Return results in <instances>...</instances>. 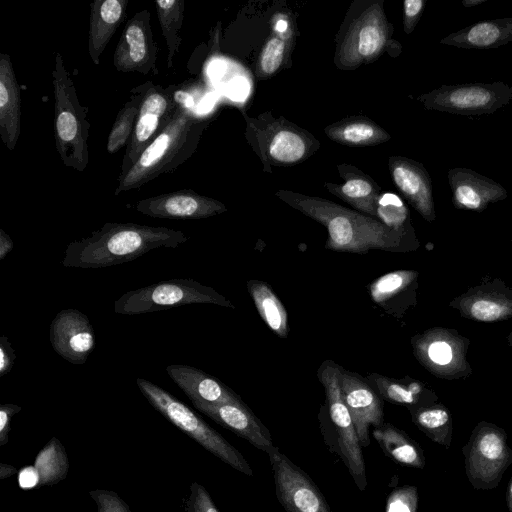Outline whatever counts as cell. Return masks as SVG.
I'll list each match as a JSON object with an SVG mask.
<instances>
[{"label": "cell", "instance_id": "obj_1", "mask_svg": "<svg viewBox=\"0 0 512 512\" xmlns=\"http://www.w3.org/2000/svg\"><path fill=\"white\" fill-rule=\"evenodd\" d=\"M277 196L327 228L326 249L356 254H366L373 249L407 253L420 246L415 230L390 227L381 220L325 199L287 191H280Z\"/></svg>", "mask_w": 512, "mask_h": 512}, {"label": "cell", "instance_id": "obj_2", "mask_svg": "<svg viewBox=\"0 0 512 512\" xmlns=\"http://www.w3.org/2000/svg\"><path fill=\"white\" fill-rule=\"evenodd\" d=\"M188 239L184 232L167 227L108 222L89 237L69 243L61 263L68 268H105L155 248H176Z\"/></svg>", "mask_w": 512, "mask_h": 512}, {"label": "cell", "instance_id": "obj_3", "mask_svg": "<svg viewBox=\"0 0 512 512\" xmlns=\"http://www.w3.org/2000/svg\"><path fill=\"white\" fill-rule=\"evenodd\" d=\"M207 119L194 113L182 100L172 119L146 147L134 165L118 176L114 195L138 189L176 171L196 151Z\"/></svg>", "mask_w": 512, "mask_h": 512}, {"label": "cell", "instance_id": "obj_4", "mask_svg": "<svg viewBox=\"0 0 512 512\" xmlns=\"http://www.w3.org/2000/svg\"><path fill=\"white\" fill-rule=\"evenodd\" d=\"M52 84L56 151L63 165L82 172L89 163V109L80 103L73 78L58 51L54 57Z\"/></svg>", "mask_w": 512, "mask_h": 512}, {"label": "cell", "instance_id": "obj_5", "mask_svg": "<svg viewBox=\"0 0 512 512\" xmlns=\"http://www.w3.org/2000/svg\"><path fill=\"white\" fill-rule=\"evenodd\" d=\"M136 384L151 406L172 424L237 471L247 476L253 475L251 466L241 452L183 402L147 379L137 378Z\"/></svg>", "mask_w": 512, "mask_h": 512}, {"label": "cell", "instance_id": "obj_6", "mask_svg": "<svg viewBox=\"0 0 512 512\" xmlns=\"http://www.w3.org/2000/svg\"><path fill=\"white\" fill-rule=\"evenodd\" d=\"M204 303L234 308V305L212 287L191 278L171 279L125 292L114 303V312L140 315L188 304Z\"/></svg>", "mask_w": 512, "mask_h": 512}, {"label": "cell", "instance_id": "obj_7", "mask_svg": "<svg viewBox=\"0 0 512 512\" xmlns=\"http://www.w3.org/2000/svg\"><path fill=\"white\" fill-rule=\"evenodd\" d=\"M341 368L334 361L326 360L318 369L317 376L325 391L326 408L334 432L336 452L357 488L364 491L367 487L365 462L354 423L343 399L340 386Z\"/></svg>", "mask_w": 512, "mask_h": 512}, {"label": "cell", "instance_id": "obj_8", "mask_svg": "<svg viewBox=\"0 0 512 512\" xmlns=\"http://www.w3.org/2000/svg\"><path fill=\"white\" fill-rule=\"evenodd\" d=\"M465 473L477 490L496 488L512 464V449L507 434L499 426L481 421L462 448Z\"/></svg>", "mask_w": 512, "mask_h": 512}, {"label": "cell", "instance_id": "obj_9", "mask_svg": "<svg viewBox=\"0 0 512 512\" xmlns=\"http://www.w3.org/2000/svg\"><path fill=\"white\" fill-rule=\"evenodd\" d=\"M428 110L463 116L493 114L512 100L503 81L442 85L417 98Z\"/></svg>", "mask_w": 512, "mask_h": 512}, {"label": "cell", "instance_id": "obj_10", "mask_svg": "<svg viewBox=\"0 0 512 512\" xmlns=\"http://www.w3.org/2000/svg\"><path fill=\"white\" fill-rule=\"evenodd\" d=\"M470 340L456 330L433 327L411 338L417 361L432 375L445 380L467 378L472 368L467 361Z\"/></svg>", "mask_w": 512, "mask_h": 512}, {"label": "cell", "instance_id": "obj_11", "mask_svg": "<svg viewBox=\"0 0 512 512\" xmlns=\"http://www.w3.org/2000/svg\"><path fill=\"white\" fill-rule=\"evenodd\" d=\"M178 85L163 87L152 81L141 103L132 135L127 143L118 176L125 174L146 147L172 119L183 100Z\"/></svg>", "mask_w": 512, "mask_h": 512}, {"label": "cell", "instance_id": "obj_12", "mask_svg": "<svg viewBox=\"0 0 512 512\" xmlns=\"http://www.w3.org/2000/svg\"><path fill=\"white\" fill-rule=\"evenodd\" d=\"M267 454L276 497L286 512H331L324 495L305 471L277 447Z\"/></svg>", "mask_w": 512, "mask_h": 512}, {"label": "cell", "instance_id": "obj_13", "mask_svg": "<svg viewBox=\"0 0 512 512\" xmlns=\"http://www.w3.org/2000/svg\"><path fill=\"white\" fill-rule=\"evenodd\" d=\"M158 52L151 14L149 10H140L123 28L113 54V65L118 72L156 75Z\"/></svg>", "mask_w": 512, "mask_h": 512}, {"label": "cell", "instance_id": "obj_14", "mask_svg": "<svg viewBox=\"0 0 512 512\" xmlns=\"http://www.w3.org/2000/svg\"><path fill=\"white\" fill-rule=\"evenodd\" d=\"M389 28L381 6L375 4L365 10L351 24L340 46L339 66L355 68L379 56L388 44Z\"/></svg>", "mask_w": 512, "mask_h": 512}, {"label": "cell", "instance_id": "obj_15", "mask_svg": "<svg viewBox=\"0 0 512 512\" xmlns=\"http://www.w3.org/2000/svg\"><path fill=\"white\" fill-rule=\"evenodd\" d=\"M53 350L71 364H84L96 345L94 328L86 314L75 308L59 311L49 328Z\"/></svg>", "mask_w": 512, "mask_h": 512}, {"label": "cell", "instance_id": "obj_16", "mask_svg": "<svg viewBox=\"0 0 512 512\" xmlns=\"http://www.w3.org/2000/svg\"><path fill=\"white\" fill-rule=\"evenodd\" d=\"M449 306L478 322L506 320L512 317V287L499 278L487 279L452 299Z\"/></svg>", "mask_w": 512, "mask_h": 512}, {"label": "cell", "instance_id": "obj_17", "mask_svg": "<svg viewBox=\"0 0 512 512\" xmlns=\"http://www.w3.org/2000/svg\"><path fill=\"white\" fill-rule=\"evenodd\" d=\"M135 210L152 218L197 220L221 214L227 208L218 200L184 189L139 200Z\"/></svg>", "mask_w": 512, "mask_h": 512}, {"label": "cell", "instance_id": "obj_18", "mask_svg": "<svg viewBox=\"0 0 512 512\" xmlns=\"http://www.w3.org/2000/svg\"><path fill=\"white\" fill-rule=\"evenodd\" d=\"M340 386L362 448L370 445L369 428L384 422L383 399L358 373L340 371Z\"/></svg>", "mask_w": 512, "mask_h": 512}, {"label": "cell", "instance_id": "obj_19", "mask_svg": "<svg viewBox=\"0 0 512 512\" xmlns=\"http://www.w3.org/2000/svg\"><path fill=\"white\" fill-rule=\"evenodd\" d=\"M447 178L456 209L482 212L488 205L508 196L507 190L500 183L470 168H451Z\"/></svg>", "mask_w": 512, "mask_h": 512}, {"label": "cell", "instance_id": "obj_20", "mask_svg": "<svg viewBox=\"0 0 512 512\" xmlns=\"http://www.w3.org/2000/svg\"><path fill=\"white\" fill-rule=\"evenodd\" d=\"M219 425L247 440L255 448L268 453L274 446L269 430L243 402L224 404H193Z\"/></svg>", "mask_w": 512, "mask_h": 512}, {"label": "cell", "instance_id": "obj_21", "mask_svg": "<svg viewBox=\"0 0 512 512\" xmlns=\"http://www.w3.org/2000/svg\"><path fill=\"white\" fill-rule=\"evenodd\" d=\"M392 179L413 208L428 222L436 218L432 181L425 167L412 159L391 157Z\"/></svg>", "mask_w": 512, "mask_h": 512}, {"label": "cell", "instance_id": "obj_22", "mask_svg": "<svg viewBox=\"0 0 512 512\" xmlns=\"http://www.w3.org/2000/svg\"><path fill=\"white\" fill-rule=\"evenodd\" d=\"M166 372L187 395L192 404H224L241 402V398L218 378L186 364H170Z\"/></svg>", "mask_w": 512, "mask_h": 512}, {"label": "cell", "instance_id": "obj_23", "mask_svg": "<svg viewBox=\"0 0 512 512\" xmlns=\"http://www.w3.org/2000/svg\"><path fill=\"white\" fill-rule=\"evenodd\" d=\"M21 130V92L8 53H0V136L9 151H14Z\"/></svg>", "mask_w": 512, "mask_h": 512}, {"label": "cell", "instance_id": "obj_24", "mask_svg": "<svg viewBox=\"0 0 512 512\" xmlns=\"http://www.w3.org/2000/svg\"><path fill=\"white\" fill-rule=\"evenodd\" d=\"M129 0H94L90 4L88 54L95 65L113 35L124 22Z\"/></svg>", "mask_w": 512, "mask_h": 512}, {"label": "cell", "instance_id": "obj_25", "mask_svg": "<svg viewBox=\"0 0 512 512\" xmlns=\"http://www.w3.org/2000/svg\"><path fill=\"white\" fill-rule=\"evenodd\" d=\"M512 42V16L482 20L442 38L440 43L463 49H493Z\"/></svg>", "mask_w": 512, "mask_h": 512}, {"label": "cell", "instance_id": "obj_26", "mask_svg": "<svg viewBox=\"0 0 512 512\" xmlns=\"http://www.w3.org/2000/svg\"><path fill=\"white\" fill-rule=\"evenodd\" d=\"M364 379L383 400L404 405L408 410L436 403L438 399L433 391L415 379H394L374 372Z\"/></svg>", "mask_w": 512, "mask_h": 512}, {"label": "cell", "instance_id": "obj_27", "mask_svg": "<svg viewBox=\"0 0 512 512\" xmlns=\"http://www.w3.org/2000/svg\"><path fill=\"white\" fill-rule=\"evenodd\" d=\"M372 435L385 455L395 463L405 467L424 468L423 450L403 430L391 423H383L373 429Z\"/></svg>", "mask_w": 512, "mask_h": 512}, {"label": "cell", "instance_id": "obj_28", "mask_svg": "<svg viewBox=\"0 0 512 512\" xmlns=\"http://www.w3.org/2000/svg\"><path fill=\"white\" fill-rule=\"evenodd\" d=\"M247 288L262 320L274 334L287 338V312L270 285L261 280H249Z\"/></svg>", "mask_w": 512, "mask_h": 512}, {"label": "cell", "instance_id": "obj_29", "mask_svg": "<svg viewBox=\"0 0 512 512\" xmlns=\"http://www.w3.org/2000/svg\"><path fill=\"white\" fill-rule=\"evenodd\" d=\"M150 83L151 81H146L130 90L129 99L118 111L108 134L106 144L108 153L114 154L124 146H127L137 120L141 103Z\"/></svg>", "mask_w": 512, "mask_h": 512}, {"label": "cell", "instance_id": "obj_30", "mask_svg": "<svg viewBox=\"0 0 512 512\" xmlns=\"http://www.w3.org/2000/svg\"><path fill=\"white\" fill-rule=\"evenodd\" d=\"M413 423L432 441L449 448L452 441V416L442 403L409 409Z\"/></svg>", "mask_w": 512, "mask_h": 512}, {"label": "cell", "instance_id": "obj_31", "mask_svg": "<svg viewBox=\"0 0 512 512\" xmlns=\"http://www.w3.org/2000/svg\"><path fill=\"white\" fill-rule=\"evenodd\" d=\"M154 4L167 46L166 66L170 69L182 42L179 32L184 20L185 0H157Z\"/></svg>", "mask_w": 512, "mask_h": 512}, {"label": "cell", "instance_id": "obj_32", "mask_svg": "<svg viewBox=\"0 0 512 512\" xmlns=\"http://www.w3.org/2000/svg\"><path fill=\"white\" fill-rule=\"evenodd\" d=\"M34 470L38 477V487L53 485L65 479L69 462L61 442L53 437L37 454Z\"/></svg>", "mask_w": 512, "mask_h": 512}, {"label": "cell", "instance_id": "obj_33", "mask_svg": "<svg viewBox=\"0 0 512 512\" xmlns=\"http://www.w3.org/2000/svg\"><path fill=\"white\" fill-rule=\"evenodd\" d=\"M418 272L401 269L384 274L369 285L371 299L386 307L390 300L417 288Z\"/></svg>", "mask_w": 512, "mask_h": 512}, {"label": "cell", "instance_id": "obj_34", "mask_svg": "<svg viewBox=\"0 0 512 512\" xmlns=\"http://www.w3.org/2000/svg\"><path fill=\"white\" fill-rule=\"evenodd\" d=\"M330 138L349 145H371L389 139V135L370 121L353 120L329 127Z\"/></svg>", "mask_w": 512, "mask_h": 512}, {"label": "cell", "instance_id": "obj_35", "mask_svg": "<svg viewBox=\"0 0 512 512\" xmlns=\"http://www.w3.org/2000/svg\"><path fill=\"white\" fill-rule=\"evenodd\" d=\"M332 193L353 207L371 216L377 215L378 194L372 182L363 177H351L341 187L329 188Z\"/></svg>", "mask_w": 512, "mask_h": 512}, {"label": "cell", "instance_id": "obj_36", "mask_svg": "<svg viewBox=\"0 0 512 512\" xmlns=\"http://www.w3.org/2000/svg\"><path fill=\"white\" fill-rule=\"evenodd\" d=\"M306 153V142L302 136L292 130H279L269 144L270 156L282 163H293Z\"/></svg>", "mask_w": 512, "mask_h": 512}, {"label": "cell", "instance_id": "obj_37", "mask_svg": "<svg viewBox=\"0 0 512 512\" xmlns=\"http://www.w3.org/2000/svg\"><path fill=\"white\" fill-rule=\"evenodd\" d=\"M417 507V487L405 485L399 488H395L388 495L385 512H417Z\"/></svg>", "mask_w": 512, "mask_h": 512}, {"label": "cell", "instance_id": "obj_38", "mask_svg": "<svg viewBox=\"0 0 512 512\" xmlns=\"http://www.w3.org/2000/svg\"><path fill=\"white\" fill-rule=\"evenodd\" d=\"M285 51V43L277 37L271 38L264 46L261 55L259 66L260 70L265 75H271L280 67Z\"/></svg>", "mask_w": 512, "mask_h": 512}, {"label": "cell", "instance_id": "obj_39", "mask_svg": "<svg viewBox=\"0 0 512 512\" xmlns=\"http://www.w3.org/2000/svg\"><path fill=\"white\" fill-rule=\"evenodd\" d=\"M189 489L190 494L183 501L185 512H219L204 486L193 482Z\"/></svg>", "mask_w": 512, "mask_h": 512}, {"label": "cell", "instance_id": "obj_40", "mask_svg": "<svg viewBox=\"0 0 512 512\" xmlns=\"http://www.w3.org/2000/svg\"><path fill=\"white\" fill-rule=\"evenodd\" d=\"M97 505V512H131L129 506L114 491L97 489L89 492Z\"/></svg>", "mask_w": 512, "mask_h": 512}, {"label": "cell", "instance_id": "obj_41", "mask_svg": "<svg viewBox=\"0 0 512 512\" xmlns=\"http://www.w3.org/2000/svg\"><path fill=\"white\" fill-rule=\"evenodd\" d=\"M426 0H405L404 7V30L410 34L416 27L422 12L424 10Z\"/></svg>", "mask_w": 512, "mask_h": 512}, {"label": "cell", "instance_id": "obj_42", "mask_svg": "<svg viewBox=\"0 0 512 512\" xmlns=\"http://www.w3.org/2000/svg\"><path fill=\"white\" fill-rule=\"evenodd\" d=\"M21 406L5 403L0 406V446L8 443V434L11 430V419L21 411Z\"/></svg>", "mask_w": 512, "mask_h": 512}, {"label": "cell", "instance_id": "obj_43", "mask_svg": "<svg viewBox=\"0 0 512 512\" xmlns=\"http://www.w3.org/2000/svg\"><path fill=\"white\" fill-rule=\"evenodd\" d=\"M16 353L8 337H0V377L7 375L14 366Z\"/></svg>", "mask_w": 512, "mask_h": 512}, {"label": "cell", "instance_id": "obj_44", "mask_svg": "<svg viewBox=\"0 0 512 512\" xmlns=\"http://www.w3.org/2000/svg\"><path fill=\"white\" fill-rule=\"evenodd\" d=\"M19 486L22 489L38 488L39 482L33 465L22 468L19 471Z\"/></svg>", "mask_w": 512, "mask_h": 512}, {"label": "cell", "instance_id": "obj_45", "mask_svg": "<svg viewBox=\"0 0 512 512\" xmlns=\"http://www.w3.org/2000/svg\"><path fill=\"white\" fill-rule=\"evenodd\" d=\"M14 247L11 237L1 228L0 229V261L8 255Z\"/></svg>", "mask_w": 512, "mask_h": 512}, {"label": "cell", "instance_id": "obj_46", "mask_svg": "<svg viewBox=\"0 0 512 512\" xmlns=\"http://www.w3.org/2000/svg\"><path fill=\"white\" fill-rule=\"evenodd\" d=\"M17 471L18 470L10 464L0 463V479L1 480H4V479L16 474Z\"/></svg>", "mask_w": 512, "mask_h": 512}, {"label": "cell", "instance_id": "obj_47", "mask_svg": "<svg viewBox=\"0 0 512 512\" xmlns=\"http://www.w3.org/2000/svg\"><path fill=\"white\" fill-rule=\"evenodd\" d=\"M488 0H462L461 1V4L465 7V8H474L476 6H479L485 2H487Z\"/></svg>", "mask_w": 512, "mask_h": 512}, {"label": "cell", "instance_id": "obj_48", "mask_svg": "<svg viewBox=\"0 0 512 512\" xmlns=\"http://www.w3.org/2000/svg\"><path fill=\"white\" fill-rule=\"evenodd\" d=\"M506 503H507L509 512H512V478L507 486Z\"/></svg>", "mask_w": 512, "mask_h": 512}, {"label": "cell", "instance_id": "obj_49", "mask_svg": "<svg viewBox=\"0 0 512 512\" xmlns=\"http://www.w3.org/2000/svg\"><path fill=\"white\" fill-rule=\"evenodd\" d=\"M286 27V23L284 21H279L278 24H277V29L279 31H283Z\"/></svg>", "mask_w": 512, "mask_h": 512}, {"label": "cell", "instance_id": "obj_50", "mask_svg": "<svg viewBox=\"0 0 512 512\" xmlns=\"http://www.w3.org/2000/svg\"><path fill=\"white\" fill-rule=\"evenodd\" d=\"M507 342L512 347V330L509 333V335L507 336Z\"/></svg>", "mask_w": 512, "mask_h": 512}, {"label": "cell", "instance_id": "obj_51", "mask_svg": "<svg viewBox=\"0 0 512 512\" xmlns=\"http://www.w3.org/2000/svg\"><path fill=\"white\" fill-rule=\"evenodd\" d=\"M511 242H512V237H511Z\"/></svg>", "mask_w": 512, "mask_h": 512}]
</instances>
